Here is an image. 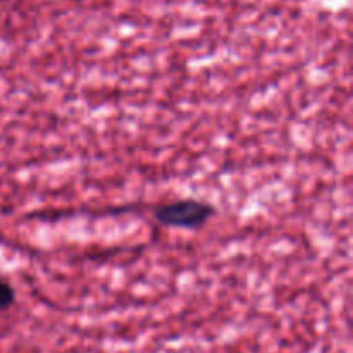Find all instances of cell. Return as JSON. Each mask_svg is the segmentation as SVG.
Listing matches in <instances>:
<instances>
[{
	"label": "cell",
	"instance_id": "obj_1",
	"mask_svg": "<svg viewBox=\"0 0 353 353\" xmlns=\"http://www.w3.org/2000/svg\"><path fill=\"white\" fill-rule=\"evenodd\" d=\"M216 207L205 200L179 199L154 207L152 217L155 223L164 228L196 231L207 226V223L216 216Z\"/></svg>",
	"mask_w": 353,
	"mask_h": 353
},
{
	"label": "cell",
	"instance_id": "obj_2",
	"mask_svg": "<svg viewBox=\"0 0 353 353\" xmlns=\"http://www.w3.org/2000/svg\"><path fill=\"white\" fill-rule=\"evenodd\" d=\"M16 303V290L0 276V312H6Z\"/></svg>",
	"mask_w": 353,
	"mask_h": 353
},
{
	"label": "cell",
	"instance_id": "obj_3",
	"mask_svg": "<svg viewBox=\"0 0 353 353\" xmlns=\"http://www.w3.org/2000/svg\"><path fill=\"white\" fill-rule=\"evenodd\" d=\"M2 2H7V0H0V3H2Z\"/></svg>",
	"mask_w": 353,
	"mask_h": 353
}]
</instances>
